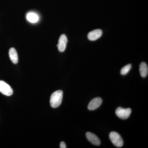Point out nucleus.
<instances>
[{
    "label": "nucleus",
    "mask_w": 148,
    "mask_h": 148,
    "mask_svg": "<svg viewBox=\"0 0 148 148\" xmlns=\"http://www.w3.org/2000/svg\"><path fill=\"white\" fill-rule=\"evenodd\" d=\"M109 137L112 143L117 147H121L123 145V140L120 135L117 132L114 131L111 132L109 135Z\"/></svg>",
    "instance_id": "f03ea898"
},
{
    "label": "nucleus",
    "mask_w": 148,
    "mask_h": 148,
    "mask_svg": "<svg viewBox=\"0 0 148 148\" xmlns=\"http://www.w3.org/2000/svg\"><path fill=\"white\" fill-rule=\"evenodd\" d=\"M103 34V31L101 29H98L90 32L88 34V40L90 41H95L101 38Z\"/></svg>",
    "instance_id": "0eeeda50"
},
{
    "label": "nucleus",
    "mask_w": 148,
    "mask_h": 148,
    "mask_svg": "<svg viewBox=\"0 0 148 148\" xmlns=\"http://www.w3.org/2000/svg\"><path fill=\"white\" fill-rule=\"evenodd\" d=\"M0 92L6 96H10L13 94V90L10 86L3 81H0Z\"/></svg>",
    "instance_id": "20e7f679"
},
{
    "label": "nucleus",
    "mask_w": 148,
    "mask_h": 148,
    "mask_svg": "<svg viewBox=\"0 0 148 148\" xmlns=\"http://www.w3.org/2000/svg\"><path fill=\"white\" fill-rule=\"evenodd\" d=\"M9 56L11 61L14 64H16L18 62V56L16 49L14 48H11L9 51Z\"/></svg>",
    "instance_id": "1a4fd4ad"
},
{
    "label": "nucleus",
    "mask_w": 148,
    "mask_h": 148,
    "mask_svg": "<svg viewBox=\"0 0 148 148\" xmlns=\"http://www.w3.org/2000/svg\"><path fill=\"white\" fill-rule=\"evenodd\" d=\"M68 41V38L66 35L62 34L60 36L58 40V44L57 45L59 51L63 52L65 51L67 46Z\"/></svg>",
    "instance_id": "39448f33"
},
{
    "label": "nucleus",
    "mask_w": 148,
    "mask_h": 148,
    "mask_svg": "<svg viewBox=\"0 0 148 148\" xmlns=\"http://www.w3.org/2000/svg\"><path fill=\"white\" fill-rule=\"evenodd\" d=\"M63 92L61 90H58L53 92L50 98V106L53 108H58L62 103Z\"/></svg>",
    "instance_id": "f257e3e1"
},
{
    "label": "nucleus",
    "mask_w": 148,
    "mask_h": 148,
    "mask_svg": "<svg viewBox=\"0 0 148 148\" xmlns=\"http://www.w3.org/2000/svg\"><path fill=\"white\" fill-rule=\"evenodd\" d=\"M60 147L61 148H66V146L65 143L64 142H61L60 143Z\"/></svg>",
    "instance_id": "ddd939ff"
},
{
    "label": "nucleus",
    "mask_w": 148,
    "mask_h": 148,
    "mask_svg": "<svg viewBox=\"0 0 148 148\" xmlns=\"http://www.w3.org/2000/svg\"><path fill=\"white\" fill-rule=\"evenodd\" d=\"M103 100L102 98L98 97L92 99L88 106V108L90 110H94L98 108L102 104Z\"/></svg>",
    "instance_id": "423d86ee"
},
{
    "label": "nucleus",
    "mask_w": 148,
    "mask_h": 148,
    "mask_svg": "<svg viewBox=\"0 0 148 148\" xmlns=\"http://www.w3.org/2000/svg\"><path fill=\"white\" fill-rule=\"evenodd\" d=\"M139 71H140V75L143 77H145L147 76L148 67L146 63L143 62L141 63L140 65Z\"/></svg>",
    "instance_id": "9d476101"
},
{
    "label": "nucleus",
    "mask_w": 148,
    "mask_h": 148,
    "mask_svg": "<svg viewBox=\"0 0 148 148\" xmlns=\"http://www.w3.org/2000/svg\"><path fill=\"white\" fill-rule=\"evenodd\" d=\"M86 136L88 141L92 143V145L95 146H99L101 145V140L93 133L90 132H87L86 134Z\"/></svg>",
    "instance_id": "6e6552de"
},
{
    "label": "nucleus",
    "mask_w": 148,
    "mask_h": 148,
    "mask_svg": "<svg viewBox=\"0 0 148 148\" xmlns=\"http://www.w3.org/2000/svg\"><path fill=\"white\" fill-rule=\"evenodd\" d=\"M116 114L117 116L122 119H128L131 113V109L123 108L119 107L116 110Z\"/></svg>",
    "instance_id": "7ed1b4c3"
},
{
    "label": "nucleus",
    "mask_w": 148,
    "mask_h": 148,
    "mask_svg": "<svg viewBox=\"0 0 148 148\" xmlns=\"http://www.w3.org/2000/svg\"><path fill=\"white\" fill-rule=\"evenodd\" d=\"M132 68V65L131 64H128L126 66L123 67L121 70V74L123 75H125L129 73L130 69Z\"/></svg>",
    "instance_id": "f8f14e48"
},
{
    "label": "nucleus",
    "mask_w": 148,
    "mask_h": 148,
    "mask_svg": "<svg viewBox=\"0 0 148 148\" xmlns=\"http://www.w3.org/2000/svg\"><path fill=\"white\" fill-rule=\"evenodd\" d=\"M27 19L29 22L32 23H35L38 21L39 16L38 14L34 12H30L27 14Z\"/></svg>",
    "instance_id": "9b49d317"
}]
</instances>
